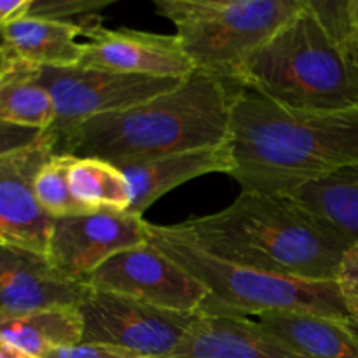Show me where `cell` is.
Wrapping results in <instances>:
<instances>
[{
    "instance_id": "2",
    "label": "cell",
    "mask_w": 358,
    "mask_h": 358,
    "mask_svg": "<svg viewBox=\"0 0 358 358\" xmlns=\"http://www.w3.org/2000/svg\"><path fill=\"white\" fill-rule=\"evenodd\" d=\"M222 261L287 278L336 282L350 245L285 196L241 191L215 213L177 224Z\"/></svg>"
},
{
    "instance_id": "16",
    "label": "cell",
    "mask_w": 358,
    "mask_h": 358,
    "mask_svg": "<svg viewBox=\"0 0 358 358\" xmlns=\"http://www.w3.org/2000/svg\"><path fill=\"white\" fill-rule=\"evenodd\" d=\"M98 16V14H96ZM96 16L80 21H56L42 17H23L14 23L2 24V48L0 55L41 66V69H70L79 66L86 42L84 37Z\"/></svg>"
},
{
    "instance_id": "4",
    "label": "cell",
    "mask_w": 358,
    "mask_h": 358,
    "mask_svg": "<svg viewBox=\"0 0 358 358\" xmlns=\"http://www.w3.org/2000/svg\"><path fill=\"white\" fill-rule=\"evenodd\" d=\"M299 110L358 108V62L308 0L247 63L241 91Z\"/></svg>"
},
{
    "instance_id": "23",
    "label": "cell",
    "mask_w": 358,
    "mask_h": 358,
    "mask_svg": "<svg viewBox=\"0 0 358 358\" xmlns=\"http://www.w3.org/2000/svg\"><path fill=\"white\" fill-rule=\"evenodd\" d=\"M110 2H94V0H30L27 17L42 20L72 21L70 17L96 16L98 10Z\"/></svg>"
},
{
    "instance_id": "11",
    "label": "cell",
    "mask_w": 358,
    "mask_h": 358,
    "mask_svg": "<svg viewBox=\"0 0 358 358\" xmlns=\"http://www.w3.org/2000/svg\"><path fill=\"white\" fill-rule=\"evenodd\" d=\"M55 154V140L45 131L28 145L0 154V247L48 257L55 219L38 205L35 177Z\"/></svg>"
},
{
    "instance_id": "13",
    "label": "cell",
    "mask_w": 358,
    "mask_h": 358,
    "mask_svg": "<svg viewBox=\"0 0 358 358\" xmlns=\"http://www.w3.org/2000/svg\"><path fill=\"white\" fill-rule=\"evenodd\" d=\"M91 287L59 273L45 255L0 247V318L80 306Z\"/></svg>"
},
{
    "instance_id": "22",
    "label": "cell",
    "mask_w": 358,
    "mask_h": 358,
    "mask_svg": "<svg viewBox=\"0 0 358 358\" xmlns=\"http://www.w3.org/2000/svg\"><path fill=\"white\" fill-rule=\"evenodd\" d=\"M76 159L70 154H55L35 177V196L51 219L93 212L80 205L70 189V170Z\"/></svg>"
},
{
    "instance_id": "9",
    "label": "cell",
    "mask_w": 358,
    "mask_h": 358,
    "mask_svg": "<svg viewBox=\"0 0 358 358\" xmlns=\"http://www.w3.org/2000/svg\"><path fill=\"white\" fill-rule=\"evenodd\" d=\"M87 285L180 313H199L208 297L201 282L150 241L108 259L87 278Z\"/></svg>"
},
{
    "instance_id": "7",
    "label": "cell",
    "mask_w": 358,
    "mask_h": 358,
    "mask_svg": "<svg viewBox=\"0 0 358 358\" xmlns=\"http://www.w3.org/2000/svg\"><path fill=\"white\" fill-rule=\"evenodd\" d=\"M79 310L84 320L83 343L110 346L136 358H171L201 317L93 289Z\"/></svg>"
},
{
    "instance_id": "18",
    "label": "cell",
    "mask_w": 358,
    "mask_h": 358,
    "mask_svg": "<svg viewBox=\"0 0 358 358\" xmlns=\"http://www.w3.org/2000/svg\"><path fill=\"white\" fill-rule=\"evenodd\" d=\"M290 201L341 238L358 243V166H350L285 194Z\"/></svg>"
},
{
    "instance_id": "29",
    "label": "cell",
    "mask_w": 358,
    "mask_h": 358,
    "mask_svg": "<svg viewBox=\"0 0 358 358\" xmlns=\"http://www.w3.org/2000/svg\"><path fill=\"white\" fill-rule=\"evenodd\" d=\"M0 358H37L27 352H21V350L14 348V346L7 345V343L0 341Z\"/></svg>"
},
{
    "instance_id": "1",
    "label": "cell",
    "mask_w": 358,
    "mask_h": 358,
    "mask_svg": "<svg viewBox=\"0 0 358 358\" xmlns=\"http://www.w3.org/2000/svg\"><path fill=\"white\" fill-rule=\"evenodd\" d=\"M229 140L241 191L285 196L358 166V108L299 110L243 90L231 107Z\"/></svg>"
},
{
    "instance_id": "10",
    "label": "cell",
    "mask_w": 358,
    "mask_h": 358,
    "mask_svg": "<svg viewBox=\"0 0 358 358\" xmlns=\"http://www.w3.org/2000/svg\"><path fill=\"white\" fill-rule=\"evenodd\" d=\"M149 243V222L129 212L96 210L52 220L48 259L59 273L87 282L108 259Z\"/></svg>"
},
{
    "instance_id": "5",
    "label": "cell",
    "mask_w": 358,
    "mask_h": 358,
    "mask_svg": "<svg viewBox=\"0 0 358 358\" xmlns=\"http://www.w3.org/2000/svg\"><path fill=\"white\" fill-rule=\"evenodd\" d=\"M149 241L208 290L201 315L262 317L273 311H308L352 320L336 282H308L243 268L208 254L177 224L149 222Z\"/></svg>"
},
{
    "instance_id": "8",
    "label": "cell",
    "mask_w": 358,
    "mask_h": 358,
    "mask_svg": "<svg viewBox=\"0 0 358 358\" xmlns=\"http://www.w3.org/2000/svg\"><path fill=\"white\" fill-rule=\"evenodd\" d=\"M42 83L48 87L55 105V122L45 129L59 140L96 115L122 110L173 90L184 79L129 76L100 69H41Z\"/></svg>"
},
{
    "instance_id": "26",
    "label": "cell",
    "mask_w": 358,
    "mask_h": 358,
    "mask_svg": "<svg viewBox=\"0 0 358 358\" xmlns=\"http://www.w3.org/2000/svg\"><path fill=\"white\" fill-rule=\"evenodd\" d=\"M45 358H136L121 350L110 348L103 345H93V343H80L76 346H65V348L55 350Z\"/></svg>"
},
{
    "instance_id": "15",
    "label": "cell",
    "mask_w": 358,
    "mask_h": 358,
    "mask_svg": "<svg viewBox=\"0 0 358 358\" xmlns=\"http://www.w3.org/2000/svg\"><path fill=\"white\" fill-rule=\"evenodd\" d=\"M171 358H310L243 317L201 315Z\"/></svg>"
},
{
    "instance_id": "12",
    "label": "cell",
    "mask_w": 358,
    "mask_h": 358,
    "mask_svg": "<svg viewBox=\"0 0 358 358\" xmlns=\"http://www.w3.org/2000/svg\"><path fill=\"white\" fill-rule=\"evenodd\" d=\"M83 69H100L157 79H185L196 72L177 35L108 30L94 20L87 28Z\"/></svg>"
},
{
    "instance_id": "19",
    "label": "cell",
    "mask_w": 358,
    "mask_h": 358,
    "mask_svg": "<svg viewBox=\"0 0 358 358\" xmlns=\"http://www.w3.org/2000/svg\"><path fill=\"white\" fill-rule=\"evenodd\" d=\"M0 122L45 131L55 122V105L42 83L41 66L0 55Z\"/></svg>"
},
{
    "instance_id": "27",
    "label": "cell",
    "mask_w": 358,
    "mask_h": 358,
    "mask_svg": "<svg viewBox=\"0 0 358 358\" xmlns=\"http://www.w3.org/2000/svg\"><path fill=\"white\" fill-rule=\"evenodd\" d=\"M28 7H30V0H2L0 2V27L27 17Z\"/></svg>"
},
{
    "instance_id": "17",
    "label": "cell",
    "mask_w": 358,
    "mask_h": 358,
    "mask_svg": "<svg viewBox=\"0 0 358 358\" xmlns=\"http://www.w3.org/2000/svg\"><path fill=\"white\" fill-rule=\"evenodd\" d=\"M259 324L310 358H358V325L308 311H273Z\"/></svg>"
},
{
    "instance_id": "6",
    "label": "cell",
    "mask_w": 358,
    "mask_h": 358,
    "mask_svg": "<svg viewBox=\"0 0 358 358\" xmlns=\"http://www.w3.org/2000/svg\"><path fill=\"white\" fill-rule=\"evenodd\" d=\"M308 0H156L157 14L198 72L219 80L234 98L252 56L275 37Z\"/></svg>"
},
{
    "instance_id": "24",
    "label": "cell",
    "mask_w": 358,
    "mask_h": 358,
    "mask_svg": "<svg viewBox=\"0 0 358 358\" xmlns=\"http://www.w3.org/2000/svg\"><path fill=\"white\" fill-rule=\"evenodd\" d=\"M336 283L350 318L358 325V243L352 245L343 255Z\"/></svg>"
},
{
    "instance_id": "21",
    "label": "cell",
    "mask_w": 358,
    "mask_h": 358,
    "mask_svg": "<svg viewBox=\"0 0 358 358\" xmlns=\"http://www.w3.org/2000/svg\"><path fill=\"white\" fill-rule=\"evenodd\" d=\"M70 189L77 201L86 208L128 212L133 191L122 170L96 157H77L70 170Z\"/></svg>"
},
{
    "instance_id": "3",
    "label": "cell",
    "mask_w": 358,
    "mask_h": 358,
    "mask_svg": "<svg viewBox=\"0 0 358 358\" xmlns=\"http://www.w3.org/2000/svg\"><path fill=\"white\" fill-rule=\"evenodd\" d=\"M233 101L226 86L196 70L166 93L87 119L59 140L56 154L124 166L219 145L229 140Z\"/></svg>"
},
{
    "instance_id": "25",
    "label": "cell",
    "mask_w": 358,
    "mask_h": 358,
    "mask_svg": "<svg viewBox=\"0 0 358 358\" xmlns=\"http://www.w3.org/2000/svg\"><path fill=\"white\" fill-rule=\"evenodd\" d=\"M341 2L343 0H336V2H329V0H311V6H313L315 10L320 14L322 20L329 24V28L345 42L348 51L355 56L358 62V34L348 30V28L343 24Z\"/></svg>"
},
{
    "instance_id": "20",
    "label": "cell",
    "mask_w": 358,
    "mask_h": 358,
    "mask_svg": "<svg viewBox=\"0 0 358 358\" xmlns=\"http://www.w3.org/2000/svg\"><path fill=\"white\" fill-rule=\"evenodd\" d=\"M84 320L79 306L38 310L13 318H0V341L45 358L55 350L83 343Z\"/></svg>"
},
{
    "instance_id": "28",
    "label": "cell",
    "mask_w": 358,
    "mask_h": 358,
    "mask_svg": "<svg viewBox=\"0 0 358 358\" xmlns=\"http://www.w3.org/2000/svg\"><path fill=\"white\" fill-rule=\"evenodd\" d=\"M343 24L348 30L358 34V0H343L341 2Z\"/></svg>"
},
{
    "instance_id": "14",
    "label": "cell",
    "mask_w": 358,
    "mask_h": 358,
    "mask_svg": "<svg viewBox=\"0 0 358 358\" xmlns=\"http://www.w3.org/2000/svg\"><path fill=\"white\" fill-rule=\"evenodd\" d=\"M119 168L133 191L131 208L128 212L143 217L150 205L185 182L210 173L231 175L234 168L233 147L231 140H227L219 145L168 154Z\"/></svg>"
}]
</instances>
